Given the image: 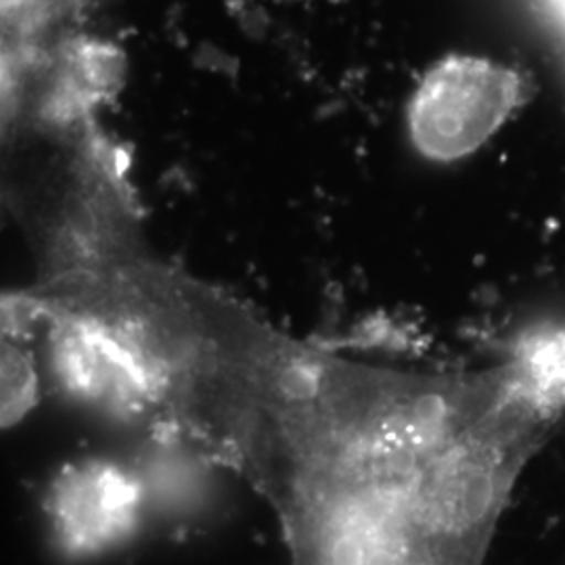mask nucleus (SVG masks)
<instances>
[{
    "instance_id": "obj_1",
    "label": "nucleus",
    "mask_w": 565,
    "mask_h": 565,
    "mask_svg": "<svg viewBox=\"0 0 565 565\" xmlns=\"http://www.w3.org/2000/svg\"><path fill=\"white\" fill-rule=\"evenodd\" d=\"M174 425L263 497L291 565H478L511 480L443 387L275 340L212 371Z\"/></svg>"
},
{
    "instance_id": "obj_4",
    "label": "nucleus",
    "mask_w": 565,
    "mask_h": 565,
    "mask_svg": "<svg viewBox=\"0 0 565 565\" xmlns=\"http://www.w3.org/2000/svg\"><path fill=\"white\" fill-rule=\"evenodd\" d=\"M559 20L564 21V25H565V7H564V11H562V15H559Z\"/></svg>"
},
{
    "instance_id": "obj_3",
    "label": "nucleus",
    "mask_w": 565,
    "mask_h": 565,
    "mask_svg": "<svg viewBox=\"0 0 565 565\" xmlns=\"http://www.w3.org/2000/svg\"><path fill=\"white\" fill-rule=\"evenodd\" d=\"M141 490L116 465L88 461L61 473L51 515L63 545L93 553L121 539L137 520Z\"/></svg>"
},
{
    "instance_id": "obj_2",
    "label": "nucleus",
    "mask_w": 565,
    "mask_h": 565,
    "mask_svg": "<svg viewBox=\"0 0 565 565\" xmlns=\"http://www.w3.org/2000/svg\"><path fill=\"white\" fill-rule=\"evenodd\" d=\"M530 95L513 67L482 57L436 63L413 95L408 130L429 160L455 162L478 151Z\"/></svg>"
}]
</instances>
